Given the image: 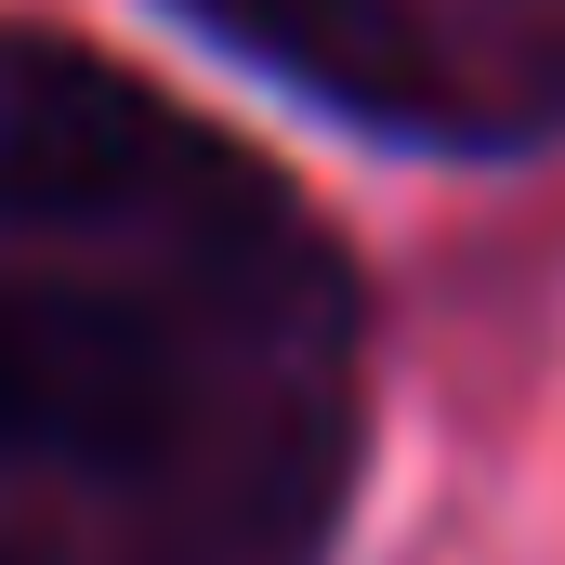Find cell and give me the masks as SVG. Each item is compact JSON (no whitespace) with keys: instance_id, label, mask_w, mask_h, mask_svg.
I'll use <instances>...</instances> for the list:
<instances>
[{"instance_id":"cell-1","label":"cell","mask_w":565,"mask_h":565,"mask_svg":"<svg viewBox=\"0 0 565 565\" xmlns=\"http://www.w3.org/2000/svg\"><path fill=\"white\" fill-rule=\"evenodd\" d=\"M0 224L13 237H79V250H145V277L237 329H342V250L302 211L277 158L211 132L184 93L145 66L66 40V26H0Z\"/></svg>"},{"instance_id":"cell-2","label":"cell","mask_w":565,"mask_h":565,"mask_svg":"<svg viewBox=\"0 0 565 565\" xmlns=\"http://www.w3.org/2000/svg\"><path fill=\"white\" fill-rule=\"evenodd\" d=\"M211 422L198 329L119 277H0V473L184 487Z\"/></svg>"},{"instance_id":"cell-3","label":"cell","mask_w":565,"mask_h":565,"mask_svg":"<svg viewBox=\"0 0 565 565\" xmlns=\"http://www.w3.org/2000/svg\"><path fill=\"white\" fill-rule=\"evenodd\" d=\"M184 26L237 40L250 66H277L289 93L369 119V132H447V53L408 0H171Z\"/></svg>"},{"instance_id":"cell-4","label":"cell","mask_w":565,"mask_h":565,"mask_svg":"<svg viewBox=\"0 0 565 565\" xmlns=\"http://www.w3.org/2000/svg\"><path fill=\"white\" fill-rule=\"evenodd\" d=\"M0 565H26V553H0Z\"/></svg>"}]
</instances>
